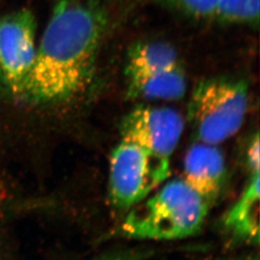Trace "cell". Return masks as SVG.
Here are the masks:
<instances>
[{
	"label": "cell",
	"instance_id": "6da1fadb",
	"mask_svg": "<svg viewBox=\"0 0 260 260\" xmlns=\"http://www.w3.org/2000/svg\"><path fill=\"white\" fill-rule=\"evenodd\" d=\"M107 21L99 0H58L18 101L47 105L83 93L93 80Z\"/></svg>",
	"mask_w": 260,
	"mask_h": 260
},
{
	"label": "cell",
	"instance_id": "7a4b0ae2",
	"mask_svg": "<svg viewBox=\"0 0 260 260\" xmlns=\"http://www.w3.org/2000/svg\"><path fill=\"white\" fill-rule=\"evenodd\" d=\"M211 206L182 178L173 179L130 208L121 233L139 240L184 239L199 233Z\"/></svg>",
	"mask_w": 260,
	"mask_h": 260
},
{
	"label": "cell",
	"instance_id": "3957f363",
	"mask_svg": "<svg viewBox=\"0 0 260 260\" xmlns=\"http://www.w3.org/2000/svg\"><path fill=\"white\" fill-rule=\"evenodd\" d=\"M249 105L244 80L213 77L197 84L188 106V120L200 142L217 145L241 128Z\"/></svg>",
	"mask_w": 260,
	"mask_h": 260
},
{
	"label": "cell",
	"instance_id": "277c9868",
	"mask_svg": "<svg viewBox=\"0 0 260 260\" xmlns=\"http://www.w3.org/2000/svg\"><path fill=\"white\" fill-rule=\"evenodd\" d=\"M171 173V159L121 140L112 151L109 195L114 206L129 210L149 197Z\"/></svg>",
	"mask_w": 260,
	"mask_h": 260
},
{
	"label": "cell",
	"instance_id": "5b68a950",
	"mask_svg": "<svg viewBox=\"0 0 260 260\" xmlns=\"http://www.w3.org/2000/svg\"><path fill=\"white\" fill-rule=\"evenodd\" d=\"M36 27L30 10H16L0 17V86L16 100L35 61Z\"/></svg>",
	"mask_w": 260,
	"mask_h": 260
},
{
	"label": "cell",
	"instance_id": "8992f818",
	"mask_svg": "<svg viewBox=\"0 0 260 260\" xmlns=\"http://www.w3.org/2000/svg\"><path fill=\"white\" fill-rule=\"evenodd\" d=\"M184 129V120L175 109L138 105L122 119L121 140L134 143L161 157L171 159Z\"/></svg>",
	"mask_w": 260,
	"mask_h": 260
},
{
	"label": "cell",
	"instance_id": "52a82bcc",
	"mask_svg": "<svg viewBox=\"0 0 260 260\" xmlns=\"http://www.w3.org/2000/svg\"><path fill=\"white\" fill-rule=\"evenodd\" d=\"M225 177V160L216 145L200 142L188 149L182 179L211 205L221 194Z\"/></svg>",
	"mask_w": 260,
	"mask_h": 260
},
{
	"label": "cell",
	"instance_id": "ba28073f",
	"mask_svg": "<svg viewBox=\"0 0 260 260\" xmlns=\"http://www.w3.org/2000/svg\"><path fill=\"white\" fill-rule=\"evenodd\" d=\"M259 155H247L249 180L236 203L223 219L224 228L235 238L254 245L259 243Z\"/></svg>",
	"mask_w": 260,
	"mask_h": 260
},
{
	"label": "cell",
	"instance_id": "9c48e42d",
	"mask_svg": "<svg viewBox=\"0 0 260 260\" xmlns=\"http://www.w3.org/2000/svg\"><path fill=\"white\" fill-rule=\"evenodd\" d=\"M130 100L178 101L185 95L187 79L181 67L149 73L127 74Z\"/></svg>",
	"mask_w": 260,
	"mask_h": 260
},
{
	"label": "cell",
	"instance_id": "30bf717a",
	"mask_svg": "<svg viewBox=\"0 0 260 260\" xmlns=\"http://www.w3.org/2000/svg\"><path fill=\"white\" fill-rule=\"evenodd\" d=\"M180 67L177 50L162 42L139 43L128 51L125 74L149 73Z\"/></svg>",
	"mask_w": 260,
	"mask_h": 260
},
{
	"label": "cell",
	"instance_id": "8fae6325",
	"mask_svg": "<svg viewBox=\"0 0 260 260\" xmlns=\"http://www.w3.org/2000/svg\"><path fill=\"white\" fill-rule=\"evenodd\" d=\"M260 0H218L214 19L223 23L258 25Z\"/></svg>",
	"mask_w": 260,
	"mask_h": 260
},
{
	"label": "cell",
	"instance_id": "7c38bea8",
	"mask_svg": "<svg viewBox=\"0 0 260 260\" xmlns=\"http://www.w3.org/2000/svg\"><path fill=\"white\" fill-rule=\"evenodd\" d=\"M168 6L196 19L214 17L218 0H158Z\"/></svg>",
	"mask_w": 260,
	"mask_h": 260
},
{
	"label": "cell",
	"instance_id": "4fadbf2b",
	"mask_svg": "<svg viewBox=\"0 0 260 260\" xmlns=\"http://www.w3.org/2000/svg\"><path fill=\"white\" fill-rule=\"evenodd\" d=\"M146 256L144 252L139 251H117L106 253L91 260H142Z\"/></svg>",
	"mask_w": 260,
	"mask_h": 260
}]
</instances>
